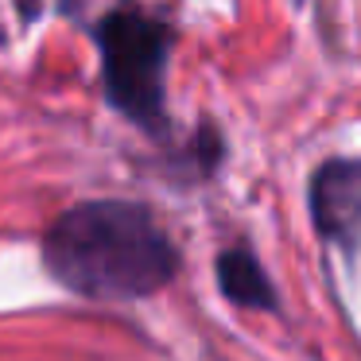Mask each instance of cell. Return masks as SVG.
<instances>
[{
  "label": "cell",
  "mask_w": 361,
  "mask_h": 361,
  "mask_svg": "<svg viewBox=\"0 0 361 361\" xmlns=\"http://www.w3.org/2000/svg\"><path fill=\"white\" fill-rule=\"evenodd\" d=\"M218 283L226 299H233L237 307H252V311H272L276 307L272 283L260 272L257 257L245 249H226L218 257Z\"/></svg>",
  "instance_id": "cell-4"
},
{
  "label": "cell",
  "mask_w": 361,
  "mask_h": 361,
  "mask_svg": "<svg viewBox=\"0 0 361 361\" xmlns=\"http://www.w3.org/2000/svg\"><path fill=\"white\" fill-rule=\"evenodd\" d=\"M311 214L322 237L342 249L361 241V159H330L311 179Z\"/></svg>",
  "instance_id": "cell-3"
},
{
  "label": "cell",
  "mask_w": 361,
  "mask_h": 361,
  "mask_svg": "<svg viewBox=\"0 0 361 361\" xmlns=\"http://www.w3.org/2000/svg\"><path fill=\"white\" fill-rule=\"evenodd\" d=\"M43 264L86 299H144L175 276V245L148 206L102 198L71 206L43 233Z\"/></svg>",
  "instance_id": "cell-1"
},
{
  "label": "cell",
  "mask_w": 361,
  "mask_h": 361,
  "mask_svg": "<svg viewBox=\"0 0 361 361\" xmlns=\"http://www.w3.org/2000/svg\"><path fill=\"white\" fill-rule=\"evenodd\" d=\"M102 78L109 102L144 128L164 125V78L171 32L144 8H117L97 27Z\"/></svg>",
  "instance_id": "cell-2"
}]
</instances>
